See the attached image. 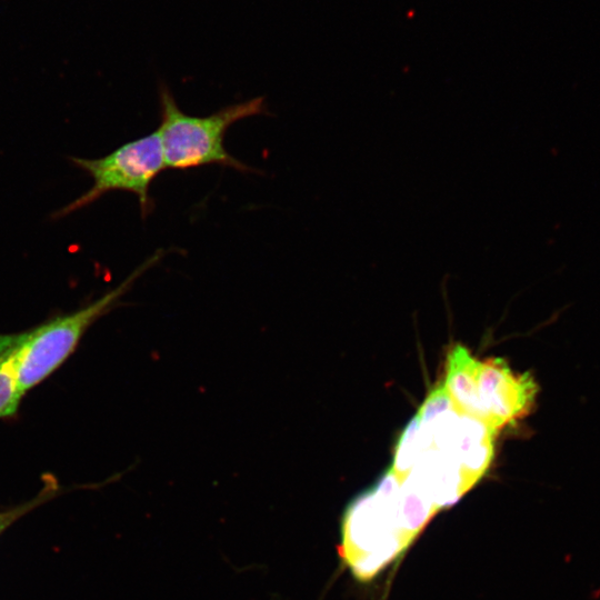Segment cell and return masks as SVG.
<instances>
[{
	"label": "cell",
	"mask_w": 600,
	"mask_h": 600,
	"mask_svg": "<svg viewBox=\"0 0 600 600\" xmlns=\"http://www.w3.org/2000/svg\"><path fill=\"white\" fill-rule=\"evenodd\" d=\"M61 489L53 476L43 477V487L32 499L16 507L0 511V536L9 529L16 521L37 509L60 493Z\"/></svg>",
	"instance_id": "cell-10"
},
{
	"label": "cell",
	"mask_w": 600,
	"mask_h": 600,
	"mask_svg": "<svg viewBox=\"0 0 600 600\" xmlns=\"http://www.w3.org/2000/svg\"><path fill=\"white\" fill-rule=\"evenodd\" d=\"M420 453V420L418 414H416L406 426L399 438L393 462L390 468L399 481H402L407 477Z\"/></svg>",
	"instance_id": "cell-9"
},
{
	"label": "cell",
	"mask_w": 600,
	"mask_h": 600,
	"mask_svg": "<svg viewBox=\"0 0 600 600\" xmlns=\"http://www.w3.org/2000/svg\"><path fill=\"white\" fill-rule=\"evenodd\" d=\"M496 434L482 420L461 413L454 454L474 484L490 466Z\"/></svg>",
	"instance_id": "cell-7"
},
{
	"label": "cell",
	"mask_w": 600,
	"mask_h": 600,
	"mask_svg": "<svg viewBox=\"0 0 600 600\" xmlns=\"http://www.w3.org/2000/svg\"><path fill=\"white\" fill-rule=\"evenodd\" d=\"M538 390L530 372L516 373L501 358H489L479 362V398L486 423L496 433L531 412Z\"/></svg>",
	"instance_id": "cell-5"
},
{
	"label": "cell",
	"mask_w": 600,
	"mask_h": 600,
	"mask_svg": "<svg viewBox=\"0 0 600 600\" xmlns=\"http://www.w3.org/2000/svg\"><path fill=\"white\" fill-rule=\"evenodd\" d=\"M160 124L157 129L166 168L188 170L218 164L240 172L254 171L224 147L228 129L236 122L267 112L264 97L221 108L206 117L184 113L172 92L159 87Z\"/></svg>",
	"instance_id": "cell-2"
},
{
	"label": "cell",
	"mask_w": 600,
	"mask_h": 600,
	"mask_svg": "<svg viewBox=\"0 0 600 600\" xmlns=\"http://www.w3.org/2000/svg\"><path fill=\"white\" fill-rule=\"evenodd\" d=\"M480 360L462 344H456L447 356L444 387L457 409L482 420L486 414L478 392V368Z\"/></svg>",
	"instance_id": "cell-6"
},
{
	"label": "cell",
	"mask_w": 600,
	"mask_h": 600,
	"mask_svg": "<svg viewBox=\"0 0 600 600\" xmlns=\"http://www.w3.org/2000/svg\"><path fill=\"white\" fill-rule=\"evenodd\" d=\"M17 339L18 333L0 334V419L16 416L23 397L14 370Z\"/></svg>",
	"instance_id": "cell-8"
},
{
	"label": "cell",
	"mask_w": 600,
	"mask_h": 600,
	"mask_svg": "<svg viewBox=\"0 0 600 600\" xmlns=\"http://www.w3.org/2000/svg\"><path fill=\"white\" fill-rule=\"evenodd\" d=\"M76 166L92 178V187L77 200L61 209L66 216L111 191H127L138 198L141 214L151 213L153 203L149 194L151 183L166 169L157 130L120 146L98 159L72 158Z\"/></svg>",
	"instance_id": "cell-4"
},
{
	"label": "cell",
	"mask_w": 600,
	"mask_h": 600,
	"mask_svg": "<svg viewBox=\"0 0 600 600\" xmlns=\"http://www.w3.org/2000/svg\"><path fill=\"white\" fill-rule=\"evenodd\" d=\"M439 511L421 492L389 469L356 497L341 519V560L367 582L398 559Z\"/></svg>",
	"instance_id": "cell-1"
},
{
	"label": "cell",
	"mask_w": 600,
	"mask_h": 600,
	"mask_svg": "<svg viewBox=\"0 0 600 600\" xmlns=\"http://www.w3.org/2000/svg\"><path fill=\"white\" fill-rule=\"evenodd\" d=\"M160 257L161 252H156L118 287L84 308L18 333L14 370L21 394L24 396L59 369L73 353L87 330L108 313L134 280Z\"/></svg>",
	"instance_id": "cell-3"
}]
</instances>
